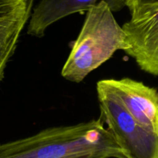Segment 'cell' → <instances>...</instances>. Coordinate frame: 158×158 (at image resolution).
<instances>
[{
  "label": "cell",
  "instance_id": "1",
  "mask_svg": "<svg viewBox=\"0 0 158 158\" xmlns=\"http://www.w3.org/2000/svg\"><path fill=\"white\" fill-rule=\"evenodd\" d=\"M0 158H125L101 117L0 143Z\"/></svg>",
  "mask_w": 158,
  "mask_h": 158
},
{
  "label": "cell",
  "instance_id": "2",
  "mask_svg": "<svg viewBox=\"0 0 158 158\" xmlns=\"http://www.w3.org/2000/svg\"><path fill=\"white\" fill-rule=\"evenodd\" d=\"M126 34L105 2L86 12V18L61 71L68 81L79 83L118 50L128 49Z\"/></svg>",
  "mask_w": 158,
  "mask_h": 158
},
{
  "label": "cell",
  "instance_id": "3",
  "mask_svg": "<svg viewBox=\"0 0 158 158\" xmlns=\"http://www.w3.org/2000/svg\"><path fill=\"white\" fill-rule=\"evenodd\" d=\"M100 117L107 126L125 158H158V136L140 126L111 88L97 83Z\"/></svg>",
  "mask_w": 158,
  "mask_h": 158
},
{
  "label": "cell",
  "instance_id": "4",
  "mask_svg": "<svg viewBox=\"0 0 158 158\" xmlns=\"http://www.w3.org/2000/svg\"><path fill=\"white\" fill-rule=\"evenodd\" d=\"M122 26L128 49L125 51L144 72L158 76V4L144 5L131 11Z\"/></svg>",
  "mask_w": 158,
  "mask_h": 158
},
{
  "label": "cell",
  "instance_id": "5",
  "mask_svg": "<svg viewBox=\"0 0 158 158\" xmlns=\"http://www.w3.org/2000/svg\"><path fill=\"white\" fill-rule=\"evenodd\" d=\"M134 120L145 130L158 136V91L131 78L105 79Z\"/></svg>",
  "mask_w": 158,
  "mask_h": 158
},
{
  "label": "cell",
  "instance_id": "6",
  "mask_svg": "<svg viewBox=\"0 0 158 158\" xmlns=\"http://www.w3.org/2000/svg\"><path fill=\"white\" fill-rule=\"evenodd\" d=\"M100 1L105 2L113 12L126 7L125 0H40L31 12L27 34L43 37L51 25L73 14L86 12Z\"/></svg>",
  "mask_w": 158,
  "mask_h": 158
},
{
  "label": "cell",
  "instance_id": "7",
  "mask_svg": "<svg viewBox=\"0 0 158 158\" xmlns=\"http://www.w3.org/2000/svg\"><path fill=\"white\" fill-rule=\"evenodd\" d=\"M32 10L0 26V80L4 77L8 62L16 49L20 35L29 22Z\"/></svg>",
  "mask_w": 158,
  "mask_h": 158
},
{
  "label": "cell",
  "instance_id": "8",
  "mask_svg": "<svg viewBox=\"0 0 158 158\" xmlns=\"http://www.w3.org/2000/svg\"><path fill=\"white\" fill-rule=\"evenodd\" d=\"M32 0H0V26L32 10Z\"/></svg>",
  "mask_w": 158,
  "mask_h": 158
},
{
  "label": "cell",
  "instance_id": "9",
  "mask_svg": "<svg viewBox=\"0 0 158 158\" xmlns=\"http://www.w3.org/2000/svg\"><path fill=\"white\" fill-rule=\"evenodd\" d=\"M152 4H158V0H125V6L130 12L140 6Z\"/></svg>",
  "mask_w": 158,
  "mask_h": 158
}]
</instances>
